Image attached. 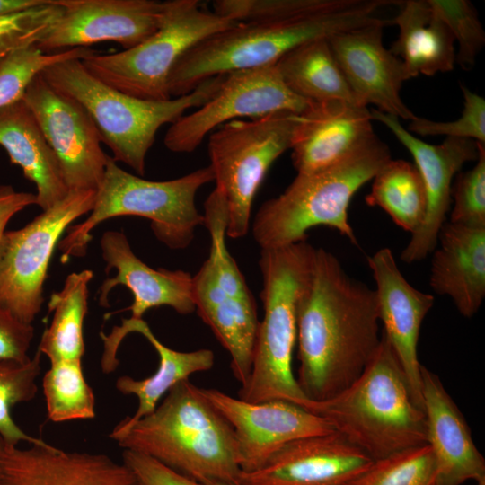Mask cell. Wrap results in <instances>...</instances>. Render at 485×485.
I'll list each match as a JSON object with an SVG mask.
<instances>
[{
	"label": "cell",
	"mask_w": 485,
	"mask_h": 485,
	"mask_svg": "<svg viewBox=\"0 0 485 485\" xmlns=\"http://www.w3.org/2000/svg\"><path fill=\"white\" fill-rule=\"evenodd\" d=\"M390 0H217L213 12L237 22L187 51L168 80L171 98L234 71L275 65L295 48L366 24Z\"/></svg>",
	"instance_id": "obj_1"
},
{
	"label": "cell",
	"mask_w": 485,
	"mask_h": 485,
	"mask_svg": "<svg viewBox=\"0 0 485 485\" xmlns=\"http://www.w3.org/2000/svg\"><path fill=\"white\" fill-rule=\"evenodd\" d=\"M22 100L57 158L68 192L97 190L109 155L101 149L95 126L83 107L55 90L40 74L31 81Z\"/></svg>",
	"instance_id": "obj_13"
},
{
	"label": "cell",
	"mask_w": 485,
	"mask_h": 485,
	"mask_svg": "<svg viewBox=\"0 0 485 485\" xmlns=\"http://www.w3.org/2000/svg\"><path fill=\"white\" fill-rule=\"evenodd\" d=\"M391 159L388 146L377 136L345 159L312 173H297L278 197L264 202L252 223L255 242L263 249L307 240V232L323 225L357 244L348 221L355 193Z\"/></svg>",
	"instance_id": "obj_7"
},
{
	"label": "cell",
	"mask_w": 485,
	"mask_h": 485,
	"mask_svg": "<svg viewBox=\"0 0 485 485\" xmlns=\"http://www.w3.org/2000/svg\"><path fill=\"white\" fill-rule=\"evenodd\" d=\"M463 110L458 119L435 121L416 116L406 129L414 136H445L470 139L485 145V100L482 96L461 84Z\"/></svg>",
	"instance_id": "obj_39"
},
{
	"label": "cell",
	"mask_w": 485,
	"mask_h": 485,
	"mask_svg": "<svg viewBox=\"0 0 485 485\" xmlns=\"http://www.w3.org/2000/svg\"><path fill=\"white\" fill-rule=\"evenodd\" d=\"M370 112L372 119L383 123L410 153L421 176L427 201L425 217L401 253V260L407 264L420 261L435 250L451 207L454 180L466 163L477 160L480 143L445 137L440 145H431L409 132L397 117L376 109Z\"/></svg>",
	"instance_id": "obj_14"
},
{
	"label": "cell",
	"mask_w": 485,
	"mask_h": 485,
	"mask_svg": "<svg viewBox=\"0 0 485 485\" xmlns=\"http://www.w3.org/2000/svg\"><path fill=\"white\" fill-rule=\"evenodd\" d=\"M373 461L334 431L286 444L261 468L242 472L236 485H346Z\"/></svg>",
	"instance_id": "obj_19"
},
{
	"label": "cell",
	"mask_w": 485,
	"mask_h": 485,
	"mask_svg": "<svg viewBox=\"0 0 485 485\" xmlns=\"http://www.w3.org/2000/svg\"><path fill=\"white\" fill-rule=\"evenodd\" d=\"M367 107L343 100L311 102L297 115L291 145L297 173L331 167L360 149L376 135Z\"/></svg>",
	"instance_id": "obj_20"
},
{
	"label": "cell",
	"mask_w": 485,
	"mask_h": 485,
	"mask_svg": "<svg viewBox=\"0 0 485 485\" xmlns=\"http://www.w3.org/2000/svg\"><path fill=\"white\" fill-rule=\"evenodd\" d=\"M475 165L459 172L453 182L454 207L449 222L473 227H485V145L480 144Z\"/></svg>",
	"instance_id": "obj_40"
},
{
	"label": "cell",
	"mask_w": 485,
	"mask_h": 485,
	"mask_svg": "<svg viewBox=\"0 0 485 485\" xmlns=\"http://www.w3.org/2000/svg\"><path fill=\"white\" fill-rule=\"evenodd\" d=\"M399 36L391 51L404 64L410 78L452 71L454 40L428 0H407L392 20Z\"/></svg>",
	"instance_id": "obj_28"
},
{
	"label": "cell",
	"mask_w": 485,
	"mask_h": 485,
	"mask_svg": "<svg viewBox=\"0 0 485 485\" xmlns=\"http://www.w3.org/2000/svg\"><path fill=\"white\" fill-rule=\"evenodd\" d=\"M476 485H485V477L478 480Z\"/></svg>",
	"instance_id": "obj_47"
},
{
	"label": "cell",
	"mask_w": 485,
	"mask_h": 485,
	"mask_svg": "<svg viewBox=\"0 0 485 485\" xmlns=\"http://www.w3.org/2000/svg\"><path fill=\"white\" fill-rule=\"evenodd\" d=\"M201 392L232 426L243 472L261 468L291 441L335 431L324 418L291 402H250L214 388H201Z\"/></svg>",
	"instance_id": "obj_15"
},
{
	"label": "cell",
	"mask_w": 485,
	"mask_h": 485,
	"mask_svg": "<svg viewBox=\"0 0 485 485\" xmlns=\"http://www.w3.org/2000/svg\"><path fill=\"white\" fill-rule=\"evenodd\" d=\"M110 438L198 482L233 485L242 471L230 423L188 380L174 385L155 410Z\"/></svg>",
	"instance_id": "obj_3"
},
{
	"label": "cell",
	"mask_w": 485,
	"mask_h": 485,
	"mask_svg": "<svg viewBox=\"0 0 485 485\" xmlns=\"http://www.w3.org/2000/svg\"><path fill=\"white\" fill-rule=\"evenodd\" d=\"M213 181L209 165L173 180L149 181L124 171L109 156L90 216L68 226L67 234L58 242L62 261L84 256L93 229L121 216L147 218L159 242L172 250L186 249L194 239L197 226L204 225L203 215L196 207V194Z\"/></svg>",
	"instance_id": "obj_8"
},
{
	"label": "cell",
	"mask_w": 485,
	"mask_h": 485,
	"mask_svg": "<svg viewBox=\"0 0 485 485\" xmlns=\"http://www.w3.org/2000/svg\"><path fill=\"white\" fill-rule=\"evenodd\" d=\"M431 260L429 285L447 295L464 317L473 316L485 297V227L445 222Z\"/></svg>",
	"instance_id": "obj_26"
},
{
	"label": "cell",
	"mask_w": 485,
	"mask_h": 485,
	"mask_svg": "<svg viewBox=\"0 0 485 485\" xmlns=\"http://www.w3.org/2000/svg\"><path fill=\"white\" fill-rule=\"evenodd\" d=\"M31 205H37L36 194L15 191L10 185H0V242L11 218Z\"/></svg>",
	"instance_id": "obj_43"
},
{
	"label": "cell",
	"mask_w": 485,
	"mask_h": 485,
	"mask_svg": "<svg viewBox=\"0 0 485 485\" xmlns=\"http://www.w3.org/2000/svg\"><path fill=\"white\" fill-rule=\"evenodd\" d=\"M6 444L3 437L0 436V478L2 473L3 459L5 452Z\"/></svg>",
	"instance_id": "obj_45"
},
{
	"label": "cell",
	"mask_w": 485,
	"mask_h": 485,
	"mask_svg": "<svg viewBox=\"0 0 485 485\" xmlns=\"http://www.w3.org/2000/svg\"><path fill=\"white\" fill-rule=\"evenodd\" d=\"M457 43L455 63L463 70L473 67L485 44V31L469 0H428Z\"/></svg>",
	"instance_id": "obj_37"
},
{
	"label": "cell",
	"mask_w": 485,
	"mask_h": 485,
	"mask_svg": "<svg viewBox=\"0 0 485 485\" xmlns=\"http://www.w3.org/2000/svg\"><path fill=\"white\" fill-rule=\"evenodd\" d=\"M367 263L375 281L382 332L397 357L415 403L423 410L418 343L421 324L435 298L407 281L390 248L367 257Z\"/></svg>",
	"instance_id": "obj_18"
},
{
	"label": "cell",
	"mask_w": 485,
	"mask_h": 485,
	"mask_svg": "<svg viewBox=\"0 0 485 485\" xmlns=\"http://www.w3.org/2000/svg\"><path fill=\"white\" fill-rule=\"evenodd\" d=\"M105 269L117 270L116 276L103 281L100 288L99 304L109 307L108 295L116 286L127 287L133 295V304L128 307L131 318L141 319L149 309L169 306L181 315L196 311L192 276L184 270L153 269L142 261L131 250L127 236L122 232L107 231L101 239Z\"/></svg>",
	"instance_id": "obj_22"
},
{
	"label": "cell",
	"mask_w": 485,
	"mask_h": 485,
	"mask_svg": "<svg viewBox=\"0 0 485 485\" xmlns=\"http://www.w3.org/2000/svg\"><path fill=\"white\" fill-rule=\"evenodd\" d=\"M96 190L69 191L25 226L4 232L0 242V307L32 324L44 298L43 286L59 238L94 205Z\"/></svg>",
	"instance_id": "obj_11"
},
{
	"label": "cell",
	"mask_w": 485,
	"mask_h": 485,
	"mask_svg": "<svg viewBox=\"0 0 485 485\" xmlns=\"http://www.w3.org/2000/svg\"><path fill=\"white\" fill-rule=\"evenodd\" d=\"M40 355L37 351L24 363L0 360V436L7 445H18L22 441L31 445H48L42 439L26 434L11 414L14 405L35 397L38 391L36 379L41 370Z\"/></svg>",
	"instance_id": "obj_33"
},
{
	"label": "cell",
	"mask_w": 485,
	"mask_h": 485,
	"mask_svg": "<svg viewBox=\"0 0 485 485\" xmlns=\"http://www.w3.org/2000/svg\"><path fill=\"white\" fill-rule=\"evenodd\" d=\"M0 485H140L133 472L102 454L51 445H7Z\"/></svg>",
	"instance_id": "obj_21"
},
{
	"label": "cell",
	"mask_w": 485,
	"mask_h": 485,
	"mask_svg": "<svg viewBox=\"0 0 485 485\" xmlns=\"http://www.w3.org/2000/svg\"><path fill=\"white\" fill-rule=\"evenodd\" d=\"M192 293L199 317L229 353L233 374L241 387L245 385L260 324L253 296L245 298L225 292L207 259L192 276Z\"/></svg>",
	"instance_id": "obj_25"
},
{
	"label": "cell",
	"mask_w": 485,
	"mask_h": 485,
	"mask_svg": "<svg viewBox=\"0 0 485 485\" xmlns=\"http://www.w3.org/2000/svg\"><path fill=\"white\" fill-rule=\"evenodd\" d=\"M204 225L211 237L207 260L212 264L223 289L240 297H252L242 273L225 244L228 225V207L221 190L215 188L204 203Z\"/></svg>",
	"instance_id": "obj_36"
},
{
	"label": "cell",
	"mask_w": 485,
	"mask_h": 485,
	"mask_svg": "<svg viewBox=\"0 0 485 485\" xmlns=\"http://www.w3.org/2000/svg\"><path fill=\"white\" fill-rule=\"evenodd\" d=\"M297 115L279 111L235 119L209 134V166L227 202L226 236L247 234L254 197L273 163L291 148Z\"/></svg>",
	"instance_id": "obj_10"
},
{
	"label": "cell",
	"mask_w": 485,
	"mask_h": 485,
	"mask_svg": "<svg viewBox=\"0 0 485 485\" xmlns=\"http://www.w3.org/2000/svg\"><path fill=\"white\" fill-rule=\"evenodd\" d=\"M50 364L42 382L48 419L63 422L94 418L95 398L84 378L82 359Z\"/></svg>",
	"instance_id": "obj_32"
},
{
	"label": "cell",
	"mask_w": 485,
	"mask_h": 485,
	"mask_svg": "<svg viewBox=\"0 0 485 485\" xmlns=\"http://www.w3.org/2000/svg\"><path fill=\"white\" fill-rule=\"evenodd\" d=\"M62 12L60 0H50L46 4L0 17V61L13 51L37 45Z\"/></svg>",
	"instance_id": "obj_38"
},
{
	"label": "cell",
	"mask_w": 485,
	"mask_h": 485,
	"mask_svg": "<svg viewBox=\"0 0 485 485\" xmlns=\"http://www.w3.org/2000/svg\"><path fill=\"white\" fill-rule=\"evenodd\" d=\"M421 393L428 445L436 463V485H461L485 477V460L471 429L439 377L421 366Z\"/></svg>",
	"instance_id": "obj_24"
},
{
	"label": "cell",
	"mask_w": 485,
	"mask_h": 485,
	"mask_svg": "<svg viewBox=\"0 0 485 485\" xmlns=\"http://www.w3.org/2000/svg\"><path fill=\"white\" fill-rule=\"evenodd\" d=\"M237 22L202 7L198 0L163 2L158 30L137 46L112 54H93L82 63L89 73L132 97L172 99L168 80L179 59L203 40Z\"/></svg>",
	"instance_id": "obj_9"
},
{
	"label": "cell",
	"mask_w": 485,
	"mask_h": 485,
	"mask_svg": "<svg viewBox=\"0 0 485 485\" xmlns=\"http://www.w3.org/2000/svg\"><path fill=\"white\" fill-rule=\"evenodd\" d=\"M94 53L90 48H75L48 54L36 45L11 52L0 61V108L22 99L31 81L47 66Z\"/></svg>",
	"instance_id": "obj_35"
},
{
	"label": "cell",
	"mask_w": 485,
	"mask_h": 485,
	"mask_svg": "<svg viewBox=\"0 0 485 485\" xmlns=\"http://www.w3.org/2000/svg\"><path fill=\"white\" fill-rule=\"evenodd\" d=\"M33 337L32 324L19 321L0 307V360L29 361L28 351Z\"/></svg>",
	"instance_id": "obj_42"
},
{
	"label": "cell",
	"mask_w": 485,
	"mask_h": 485,
	"mask_svg": "<svg viewBox=\"0 0 485 485\" xmlns=\"http://www.w3.org/2000/svg\"><path fill=\"white\" fill-rule=\"evenodd\" d=\"M432 485H436V484L434 483V484H432Z\"/></svg>",
	"instance_id": "obj_48"
},
{
	"label": "cell",
	"mask_w": 485,
	"mask_h": 485,
	"mask_svg": "<svg viewBox=\"0 0 485 485\" xmlns=\"http://www.w3.org/2000/svg\"><path fill=\"white\" fill-rule=\"evenodd\" d=\"M366 203L382 208L401 229L419 230L426 214V192L415 166L405 160L387 161L372 179Z\"/></svg>",
	"instance_id": "obj_31"
},
{
	"label": "cell",
	"mask_w": 485,
	"mask_h": 485,
	"mask_svg": "<svg viewBox=\"0 0 485 485\" xmlns=\"http://www.w3.org/2000/svg\"><path fill=\"white\" fill-rule=\"evenodd\" d=\"M304 409L328 420L374 461L428 443L425 412L415 403L382 331L359 377L330 399L309 401Z\"/></svg>",
	"instance_id": "obj_4"
},
{
	"label": "cell",
	"mask_w": 485,
	"mask_h": 485,
	"mask_svg": "<svg viewBox=\"0 0 485 485\" xmlns=\"http://www.w3.org/2000/svg\"><path fill=\"white\" fill-rule=\"evenodd\" d=\"M63 12L36 45L44 53L114 41L134 48L159 28L163 2L154 0H60Z\"/></svg>",
	"instance_id": "obj_17"
},
{
	"label": "cell",
	"mask_w": 485,
	"mask_h": 485,
	"mask_svg": "<svg viewBox=\"0 0 485 485\" xmlns=\"http://www.w3.org/2000/svg\"><path fill=\"white\" fill-rule=\"evenodd\" d=\"M435 480V458L426 444L373 461L346 485H432Z\"/></svg>",
	"instance_id": "obj_34"
},
{
	"label": "cell",
	"mask_w": 485,
	"mask_h": 485,
	"mask_svg": "<svg viewBox=\"0 0 485 485\" xmlns=\"http://www.w3.org/2000/svg\"><path fill=\"white\" fill-rule=\"evenodd\" d=\"M131 332L142 334L151 343L159 356V366L153 375L145 379L137 380L128 375L118 378L117 390L125 395H135L138 400V407L132 416L122 419L113 431L124 430L152 413L161 398L174 385L188 380L193 374L211 369L215 364V354L211 349L201 348L189 352L174 350L163 344L142 318L130 317L123 319L121 325L115 326L110 334L101 333L103 341L101 367L106 374L118 366L119 347Z\"/></svg>",
	"instance_id": "obj_23"
},
{
	"label": "cell",
	"mask_w": 485,
	"mask_h": 485,
	"mask_svg": "<svg viewBox=\"0 0 485 485\" xmlns=\"http://www.w3.org/2000/svg\"><path fill=\"white\" fill-rule=\"evenodd\" d=\"M49 1L50 0H0V17L43 5Z\"/></svg>",
	"instance_id": "obj_44"
},
{
	"label": "cell",
	"mask_w": 485,
	"mask_h": 485,
	"mask_svg": "<svg viewBox=\"0 0 485 485\" xmlns=\"http://www.w3.org/2000/svg\"><path fill=\"white\" fill-rule=\"evenodd\" d=\"M122 458L140 485H202L143 454L124 450Z\"/></svg>",
	"instance_id": "obj_41"
},
{
	"label": "cell",
	"mask_w": 485,
	"mask_h": 485,
	"mask_svg": "<svg viewBox=\"0 0 485 485\" xmlns=\"http://www.w3.org/2000/svg\"><path fill=\"white\" fill-rule=\"evenodd\" d=\"M93 277L90 269L73 272L66 277L63 288L50 296L48 313H54L53 319L38 347L50 362L82 359L84 354V321L88 310V284Z\"/></svg>",
	"instance_id": "obj_30"
},
{
	"label": "cell",
	"mask_w": 485,
	"mask_h": 485,
	"mask_svg": "<svg viewBox=\"0 0 485 485\" xmlns=\"http://www.w3.org/2000/svg\"><path fill=\"white\" fill-rule=\"evenodd\" d=\"M200 483L202 485H233L230 483H225V482H221V481H209V480L202 481H200Z\"/></svg>",
	"instance_id": "obj_46"
},
{
	"label": "cell",
	"mask_w": 485,
	"mask_h": 485,
	"mask_svg": "<svg viewBox=\"0 0 485 485\" xmlns=\"http://www.w3.org/2000/svg\"><path fill=\"white\" fill-rule=\"evenodd\" d=\"M296 339V382L313 401L330 399L352 384L381 341L375 289L350 277L322 248H315L298 303Z\"/></svg>",
	"instance_id": "obj_2"
},
{
	"label": "cell",
	"mask_w": 485,
	"mask_h": 485,
	"mask_svg": "<svg viewBox=\"0 0 485 485\" xmlns=\"http://www.w3.org/2000/svg\"><path fill=\"white\" fill-rule=\"evenodd\" d=\"M275 66L287 87L309 102L343 100L356 103L328 39L295 48Z\"/></svg>",
	"instance_id": "obj_29"
},
{
	"label": "cell",
	"mask_w": 485,
	"mask_h": 485,
	"mask_svg": "<svg viewBox=\"0 0 485 485\" xmlns=\"http://www.w3.org/2000/svg\"><path fill=\"white\" fill-rule=\"evenodd\" d=\"M389 22L376 18L328 39L332 53L357 104L406 120L416 115L401 97V89L410 79L403 62L383 42Z\"/></svg>",
	"instance_id": "obj_16"
},
{
	"label": "cell",
	"mask_w": 485,
	"mask_h": 485,
	"mask_svg": "<svg viewBox=\"0 0 485 485\" xmlns=\"http://www.w3.org/2000/svg\"><path fill=\"white\" fill-rule=\"evenodd\" d=\"M315 248L306 241L263 249L259 266L264 315L260 322L250 377L239 399L280 400L304 408L309 400L292 370L297 338V306L308 282Z\"/></svg>",
	"instance_id": "obj_6"
},
{
	"label": "cell",
	"mask_w": 485,
	"mask_h": 485,
	"mask_svg": "<svg viewBox=\"0 0 485 485\" xmlns=\"http://www.w3.org/2000/svg\"><path fill=\"white\" fill-rule=\"evenodd\" d=\"M40 75L55 90L83 107L101 142L111 150L113 160L126 163L140 176L145 174L146 157L159 128L207 101L224 76L212 77L185 95L151 101L108 85L89 73L78 58L52 64Z\"/></svg>",
	"instance_id": "obj_5"
},
{
	"label": "cell",
	"mask_w": 485,
	"mask_h": 485,
	"mask_svg": "<svg viewBox=\"0 0 485 485\" xmlns=\"http://www.w3.org/2000/svg\"><path fill=\"white\" fill-rule=\"evenodd\" d=\"M310 103L287 87L275 65L234 71L224 75L217 90L197 110L171 124L163 143L172 152L191 153L229 121L279 111L300 114Z\"/></svg>",
	"instance_id": "obj_12"
},
{
	"label": "cell",
	"mask_w": 485,
	"mask_h": 485,
	"mask_svg": "<svg viewBox=\"0 0 485 485\" xmlns=\"http://www.w3.org/2000/svg\"><path fill=\"white\" fill-rule=\"evenodd\" d=\"M0 146L35 184L37 205L43 211L67 196L57 158L22 98L0 108Z\"/></svg>",
	"instance_id": "obj_27"
}]
</instances>
